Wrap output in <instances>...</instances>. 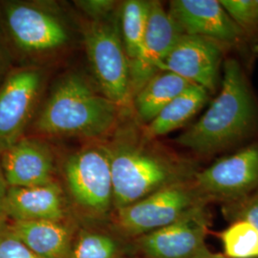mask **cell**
I'll return each mask as SVG.
<instances>
[{
    "instance_id": "cell-1",
    "label": "cell",
    "mask_w": 258,
    "mask_h": 258,
    "mask_svg": "<svg viewBox=\"0 0 258 258\" xmlns=\"http://www.w3.org/2000/svg\"><path fill=\"white\" fill-rule=\"evenodd\" d=\"M258 140V98L239 60L226 57L220 91L175 143L202 158L229 154Z\"/></svg>"
},
{
    "instance_id": "cell-2",
    "label": "cell",
    "mask_w": 258,
    "mask_h": 258,
    "mask_svg": "<svg viewBox=\"0 0 258 258\" xmlns=\"http://www.w3.org/2000/svg\"><path fill=\"white\" fill-rule=\"evenodd\" d=\"M148 139L143 130L104 147L110 161L113 202L120 210L168 184L192 179L200 170L194 159L179 156Z\"/></svg>"
},
{
    "instance_id": "cell-3",
    "label": "cell",
    "mask_w": 258,
    "mask_h": 258,
    "mask_svg": "<svg viewBox=\"0 0 258 258\" xmlns=\"http://www.w3.org/2000/svg\"><path fill=\"white\" fill-rule=\"evenodd\" d=\"M120 107L79 75L66 76L40 112L36 128L53 137L98 138L110 132Z\"/></svg>"
},
{
    "instance_id": "cell-4",
    "label": "cell",
    "mask_w": 258,
    "mask_h": 258,
    "mask_svg": "<svg viewBox=\"0 0 258 258\" xmlns=\"http://www.w3.org/2000/svg\"><path fill=\"white\" fill-rule=\"evenodd\" d=\"M87 57L102 95L119 107L132 103L130 68L115 21L92 19L83 25Z\"/></svg>"
},
{
    "instance_id": "cell-5",
    "label": "cell",
    "mask_w": 258,
    "mask_h": 258,
    "mask_svg": "<svg viewBox=\"0 0 258 258\" xmlns=\"http://www.w3.org/2000/svg\"><path fill=\"white\" fill-rule=\"evenodd\" d=\"M194 178L168 184L120 209L118 223L120 229L142 236L178 221L198 207L209 205Z\"/></svg>"
},
{
    "instance_id": "cell-6",
    "label": "cell",
    "mask_w": 258,
    "mask_h": 258,
    "mask_svg": "<svg viewBox=\"0 0 258 258\" xmlns=\"http://www.w3.org/2000/svg\"><path fill=\"white\" fill-rule=\"evenodd\" d=\"M194 182L209 202H236L258 189V140L200 169Z\"/></svg>"
},
{
    "instance_id": "cell-7",
    "label": "cell",
    "mask_w": 258,
    "mask_h": 258,
    "mask_svg": "<svg viewBox=\"0 0 258 258\" xmlns=\"http://www.w3.org/2000/svg\"><path fill=\"white\" fill-rule=\"evenodd\" d=\"M42 83L40 69L22 67L11 71L0 85V155L24 138Z\"/></svg>"
},
{
    "instance_id": "cell-8",
    "label": "cell",
    "mask_w": 258,
    "mask_h": 258,
    "mask_svg": "<svg viewBox=\"0 0 258 258\" xmlns=\"http://www.w3.org/2000/svg\"><path fill=\"white\" fill-rule=\"evenodd\" d=\"M64 173L69 190L84 209L104 212L113 202L110 161L104 147L84 148L69 157Z\"/></svg>"
},
{
    "instance_id": "cell-9",
    "label": "cell",
    "mask_w": 258,
    "mask_h": 258,
    "mask_svg": "<svg viewBox=\"0 0 258 258\" xmlns=\"http://www.w3.org/2000/svg\"><path fill=\"white\" fill-rule=\"evenodd\" d=\"M167 13L183 35L207 37L230 49L251 42L218 0H172Z\"/></svg>"
},
{
    "instance_id": "cell-10",
    "label": "cell",
    "mask_w": 258,
    "mask_h": 258,
    "mask_svg": "<svg viewBox=\"0 0 258 258\" xmlns=\"http://www.w3.org/2000/svg\"><path fill=\"white\" fill-rule=\"evenodd\" d=\"M230 48L207 37L182 35L164 61L163 70L205 88L211 95L221 84V69Z\"/></svg>"
},
{
    "instance_id": "cell-11",
    "label": "cell",
    "mask_w": 258,
    "mask_h": 258,
    "mask_svg": "<svg viewBox=\"0 0 258 258\" xmlns=\"http://www.w3.org/2000/svg\"><path fill=\"white\" fill-rule=\"evenodd\" d=\"M2 19L14 44L27 54L50 52L68 40L66 29L58 19L27 3H4Z\"/></svg>"
},
{
    "instance_id": "cell-12",
    "label": "cell",
    "mask_w": 258,
    "mask_h": 258,
    "mask_svg": "<svg viewBox=\"0 0 258 258\" xmlns=\"http://www.w3.org/2000/svg\"><path fill=\"white\" fill-rule=\"evenodd\" d=\"M210 221L208 205H204L178 221L140 236L139 247L148 258H195L208 249Z\"/></svg>"
},
{
    "instance_id": "cell-13",
    "label": "cell",
    "mask_w": 258,
    "mask_h": 258,
    "mask_svg": "<svg viewBox=\"0 0 258 258\" xmlns=\"http://www.w3.org/2000/svg\"><path fill=\"white\" fill-rule=\"evenodd\" d=\"M0 167L8 187H30L53 183L50 148L37 139L22 138L0 155Z\"/></svg>"
},
{
    "instance_id": "cell-14",
    "label": "cell",
    "mask_w": 258,
    "mask_h": 258,
    "mask_svg": "<svg viewBox=\"0 0 258 258\" xmlns=\"http://www.w3.org/2000/svg\"><path fill=\"white\" fill-rule=\"evenodd\" d=\"M183 34L160 1H150L144 40V57L131 76L132 100L148 81L163 70L166 56Z\"/></svg>"
},
{
    "instance_id": "cell-15",
    "label": "cell",
    "mask_w": 258,
    "mask_h": 258,
    "mask_svg": "<svg viewBox=\"0 0 258 258\" xmlns=\"http://www.w3.org/2000/svg\"><path fill=\"white\" fill-rule=\"evenodd\" d=\"M4 214L13 221H60L64 216L62 192L57 184L8 187Z\"/></svg>"
},
{
    "instance_id": "cell-16",
    "label": "cell",
    "mask_w": 258,
    "mask_h": 258,
    "mask_svg": "<svg viewBox=\"0 0 258 258\" xmlns=\"http://www.w3.org/2000/svg\"><path fill=\"white\" fill-rule=\"evenodd\" d=\"M9 231L40 258H66L71 232L60 221H13Z\"/></svg>"
},
{
    "instance_id": "cell-17",
    "label": "cell",
    "mask_w": 258,
    "mask_h": 258,
    "mask_svg": "<svg viewBox=\"0 0 258 258\" xmlns=\"http://www.w3.org/2000/svg\"><path fill=\"white\" fill-rule=\"evenodd\" d=\"M211 96L205 88L192 83L143 128L144 135L156 140L183 127L203 108Z\"/></svg>"
},
{
    "instance_id": "cell-18",
    "label": "cell",
    "mask_w": 258,
    "mask_h": 258,
    "mask_svg": "<svg viewBox=\"0 0 258 258\" xmlns=\"http://www.w3.org/2000/svg\"><path fill=\"white\" fill-rule=\"evenodd\" d=\"M191 84L173 72L159 71L133 97L132 104L138 120L147 125Z\"/></svg>"
},
{
    "instance_id": "cell-19",
    "label": "cell",
    "mask_w": 258,
    "mask_h": 258,
    "mask_svg": "<svg viewBox=\"0 0 258 258\" xmlns=\"http://www.w3.org/2000/svg\"><path fill=\"white\" fill-rule=\"evenodd\" d=\"M150 1L127 0L120 9V37L130 68V79L144 57V40L148 24Z\"/></svg>"
},
{
    "instance_id": "cell-20",
    "label": "cell",
    "mask_w": 258,
    "mask_h": 258,
    "mask_svg": "<svg viewBox=\"0 0 258 258\" xmlns=\"http://www.w3.org/2000/svg\"><path fill=\"white\" fill-rule=\"evenodd\" d=\"M220 239L226 257L258 258V231L248 222H231Z\"/></svg>"
},
{
    "instance_id": "cell-21",
    "label": "cell",
    "mask_w": 258,
    "mask_h": 258,
    "mask_svg": "<svg viewBox=\"0 0 258 258\" xmlns=\"http://www.w3.org/2000/svg\"><path fill=\"white\" fill-rule=\"evenodd\" d=\"M117 244L109 236L86 232L71 245L66 258H115Z\"/></svg>"
},
{
    "instance_id": "cell-22",
    "label": "cell",
    "mask_w": 258,
    "mask_h": 258,
    "mask_svg": "<svg viewBox=\"0 0 258 258\" xmlns=\"http://www.w3.org/2000/svg\"><path fill=\"white\" fill-rule=\"evenodd\" d=\"M220 2L250 41L253 40L258 31V0H220Z\"/></svg>"
},
{
    "instance_id": "cell-23",
    "label": "cell",
    "mask_w": 258,
    "mask_h": 258,
    "mask_svg": "<svg viewBox=\"0 0 258 258\" xmlns=\"http://www.w3.org/2000/svg\"><path fill=\"white\" fill-rule=\"evenodd\" d=\"M223 212L231 222H248L258 231V189L236 202L224 205Z\"/></svg>"
},
{
    "instance_id": "cell-24",
    "label": "cell",
    "mask_w": 258,
    "mask_h": 258,
    "mask_svg": "<svg viewBox=\"0 0 258 258\" xmlns=\"http://www.w3.org/2000/svg\"><path fill=\"white\" fill-rule=\"evenodd\" d=\"M0 258H40L0 223Z\"/></svg>"
},
{
    "instance_id": "cell-25",
    "label": "cell",
    "mask_w": 258,
    "mask_h": 258,
    "mask_svg": "<svg viewBox=\"0 0 258 258\" xmlns=\"http://www.w3.org/2000/svg\"><path fill=\"white\" fill-rule=\"evenodd\" d=\"M75 3L91 19H104L112 13L117 2L112 0H82L75 1Z\"/></svg>"
},
{
    "instance_id": "cell-26",
    "label": "cell",
    "mask_w": 258,
    "mask_h": 258,
    "mask_svg": "<svg viewBox=\"0 0 258 258\" xmlns=\"http://www.w3.org/2000/svg\"><path fill=\"white\" fill-rule=\"evenodd\" d=\"M7 190H8V184L5 181L3 172L0 167V223L2 222L1 218L4 214V201H5Z\"/></svg>"
},
{
    "instance_id": "cell-27",
    "label": "cell",
    "mask_w": 258,
    "mask_h": 258,
    "mask_svg": "<svg viewBox=\"0 0 258 258\" xmlns=\"http://www.w3.org/2000/svg\"><path fill=\"white\" fill-rule=\"evenodd\" d=\"M195 258H228L226 257L224 254L221 253H215L212 252L209 249H205L203 252H201L199 255H197Z\"/></svg>"
},
{
    "instance_id": "cell-28",
    "label": "cell",
    "mask_w": 258,
    "mask_h": 258,
    "mask_svg": "<svg viewBox=\"0 0 258 258\" xmlns=\"http://www.w3.org/2000/svg\"><path fill=\"white\" fill-rule=\"evenodd\" d=\"M253 40H258V31L256 32V34L254 35V37H253Z\"/></svg>"
}]
</instances>
